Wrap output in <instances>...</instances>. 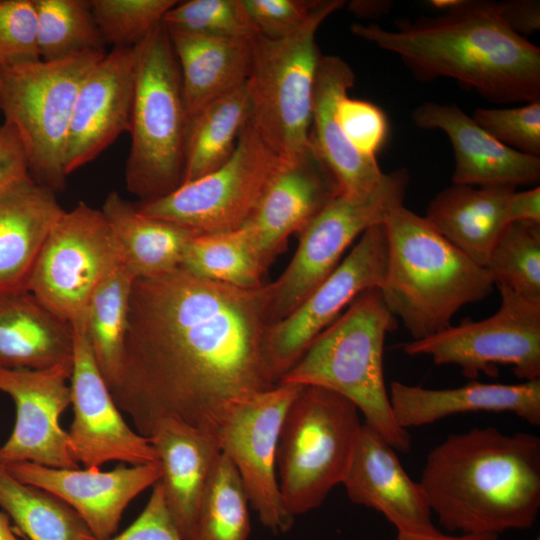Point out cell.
I'll list each match as a JSON object with an SVG mask.
<instances>
[{
  "instance_id": "obj_1",
  "label": "cell",
  "mask_w": 540,
  "mask_h": 540,
  "mask_svg": "<svg viewBox=\"0 0 540 540\" xmlns=\"http://www.w3.org/2000/svg\"><path fill=\"white\" fill-rule=\"evenodd\" d=\"M271 283L245 289L179 268L137 278L121 370L110 389L135 431L165 421L217 435L234 410L274 388L265 355Z\"/></svg>"
},
{
  "instance_id": "obj_2",
  "label": "cell",
  "mask_w": 540,
  "mask_h": 540,
  "mask_svg": "<svg viewBox=\"0 0 540 540\" xmlns=\"http://www.w3.org/2000/svg\"><path fill=\"white\" fill-rule=\"evenodd\" d=\"M396 28L355 23L351 32L397 55L421 81L452 78L499 104L540 101V48L508 27L499 3L460 0Z\"/></svg>"
},
{
  "instance_id": "obj_3",
  "label": "cell",
  "mask_w": 540,
  "mask_h": 540,
  "mask_svg": "<svg viewBox=\"0 0 540 540\" xmlns=\"http://www.w3.org/2000/svg\"><path fill=\"white\" fill-rule=\"evenodd\" d=\"M419 484L450 532L529 529L540 510V438L494 427L451 434L428 453Z\"/></svg>"
},
{
  "instance_id": "obj_4",
  "label": "cell",
  "mask_w": 540,
  "mask_h": 540,
  "mask_svg": "<svg viewBox=\"0 0 540 540\" xmlns=\"http://www.w3.org/2000/svg\"><path fill=\"white\" fill-rule=\"evenodd\" d=\"M387 268L379 287L413 340L451 325L465 305L493 290L488 270L446 240L425 217L399 206L384 221Z\"/></svg>"
},
{
  "instance_id": "obj_5",
  "label": "cell",
  "mask_w": 540,
  "mask_h": 540,
  "mask_svg": "<svg viewBox=\"0 0 540 540\" xmlns=\"http://www.w3.org/2000/svg\"><path fill=\"white\" fill-rule=\"evenodd\" d=\"M397 324L379 288L363 291L277 385L318 386L345 397L396 451L408 452L411 437L393 418L383 367L385 338Z\"/></svg>"
},
{
  "instance_id": "obj_6",
  "label": "cell",
  "mask_w": 540,
  "mask_h": 540,
  "mask_svg": "<svg viewBox=\"0 0 540 540\" xmlns=\"http://www.w3.org/2000/svg\"><path fill=\"white\" fill-rule=\"evenodd\" d=\"M136 48L125 182L130 193L150 201L168 195L182 183L189 116L167 29L159 25Z\"/></svg>"
},
{
  "instance_id": "obj_7",
  "label": "cell",
  "mask_w": 540,
  "mask_h": 540,
  "mask_svg": "<svg viewBox=\"0 0 540 540\" xmlns=\"http://www.w3.org/2000/svg\"><path fill=\"white\" fill-rule=\"evenodd\" d=\"M343 4L320 0L295 34L282 39L257 34L252 39L248 123L283 162H294L311 149L313 88L322 55L315 37L324 20Z\"/></svg>"
},
{
  "instance_id": "obj_8",
  "label": "cell",
  "mask_w": 540,
  "mask_h": 540,
  "mask_svg": "<svg viewBox=\"0 0 540 540\" xmlns=\"http://www.w3.org/2000/svg\"><path fill=\"white\" fill-rule=\"evenodd\" d=\"M357 407L318 386H301L280 429L276 468L286 511L293 517L319 507L342 484L362 423Z\"/></svg>"
},
{
  "instance_id": "obj_9",
  "label": "cell",
  "mask_w": 540,
  "mask_h": 540,
  "mask_svg": "<svg viewBox=\"0 0 540 540\" xmlns=\"http://www.w3.org/2000/svg\"><path fill=\"white\" fill-rule=\"evenodd\" d=\"M105 51L0 70V111L24 145L30 176L56 191L64 188V159L79 88Z\"/></svg>"
},
{
  "instance_id": "obj_10",
  "label": "cell",
  "mask_w": 540,
  "mask_h": 540,
  "mask_svg": "<svg viewBox=\"0 0 540 540\" xmlns=\"http://www.w3.org/2000/svg\"><path fill=\"white\" fill-rule=\"evenodd\" d=\"M409 181L404 168L384 173L371 191L340 194L309 222L291 262L271 283L270 325L291 314L335 270L357 237L403 205Z\"/></svg>"
},
{
  "instance_id": "obj_11",
  "label": "cell",
  "mask_w": 540,
  "mask_h": 540,
  "mask_svg": "<svg viewBox=\"0 0 540 540\" xmlns=\"http://www.w3.org/2000/svg\"><path fill=\"white\" fill-rule=\"evenodd\" d=\"M282 162L247 122L222 166L135 207L146 216L176 223L197 235L234 231L250 218Z\"/></svg>"
},
{
  "instance_id": "obj_12",
  "label": "cell",
  "mask_w": 540,
  "mask_h": 540,
  "mask_svg": "<svg viewBox=\"0 0 540 540\" xmlns=\"http://www.w3.org/2000/svg\"><path fill=\"white\" fill-rule=\"evenodd\" d=\"M122 264L102 211L80 202L52 227L25 289L71 325L85 322L92 294Z\"/></svg>"
},
{
  "instance_id": "obj_13",
  "label": "cell",
  "mask_w": 540,
  "mask_h": 540,
  "mask_svg": "<svg viewBox=\"0 0 540 540\" xmlns=\"http://www.w3.org/2000/svg\"><path fill=\"white\" fill-rule=\"evenodd\" d=\"M497 312L480 320H463L423 339L401 344L409 356H428L436 365H455L467 378L497 375L511 367L523 381L540 379V301L504 286Z\"/></svg>"
},
{
  "instance_id": "obj_14",
  "label": "cell",
  "mask_w": 540,
  "mask_h": 540,
  "mask_svg": "<svg viewBox=\"0 0 540 540\" xmlns=\"http://www.w3.org/2000/svg\"><path fill=\"white\" fill-rule=\"evenodd\" d=\"M387 259V236L381 223L360 236L335 270L291 314L268 326L265 355L276 384L360 293L381 286Z\"/></svg>"
},
{
  "instance_id": "obj_15",
  "label": "cell",
  "mask_w": 540,
  "mask_h": 540,
  "mask_svg": "<svg viewBox=\"0 0 540 540\" xmlns=\"http://www.w3.org/2000/svg\"><path fill=\"white\" fill-rule=\"evenodd\" d=\"M300 385H276L239 405L217 435L235 466L259 521L275 534L294 517L285 509L276 475V451L285 413Z\"/></svg>"
},
{
  "instance_id": "obj_16",
  "label": "cell",
  "mask_w": 540,
  "mask_h": 540,
  "mask_svg": "<svg viewBox=\"0 0 540 540\" xmlns=\"http://www.w3.org/2000/svg\"><path fill=\"white\" fill-rule=\"evenodd\" d=\"M72 327L73 420L67 432L78 463H83L85 468H100L112 461L130 465L158 462L149 438L133 430L117 407L90 348L85 322Z\"/></svg>"
},
{
  "instance_id": "obj_17",
  "label": "cell",
  "mask_w": 540,
  "mask_h": 540,
  "mask_svg": "<svg viewBox=\"0 0 540 540\" xmlns=\"http://www.w3.org/2000/svg\"><path fill=\"white\" fill-rule=\"evenodd\" d=\"M72 362L46 369L0 368V392L14 402L13 430L0 446V464L31 462L52 468L78 469L68 432L60 425L71 405Z\"/></svg>"
},
{
  "instance_id": "obj_18",
  "label": "cell",
  "mask_w": 540,
  "mask_h": 540,
  "mask_svg": "<svg viewBox=\"0 0 540 540\" xmlns=\"http://www.w3.org/2000/svg\"><path fill=\"white\" fill-rule=\"evenodd\" d=\"M137 68L136 47H113L83 80L65 150L66 176L129 132Z\"/></svg>"
},
{
  "instance_id": "obj_19",
  "label": "cell",
  "mask_w": 540,
  "mask_h": 540,
  "mask_svg": "<svg viewBox=\"0 0 540 540\" xmlns=\"http://www.w3.org/2000/svg\"><path fill=\"white\" fill-rule=\"evenodd\" d=\"M5 467L19 481L44 489L71 506L97 540L115 535L130 502L161 476L159 461L131 466L121 464L109 471L52 468L31 462Z\"/></svg>"
},
{
  "instance_id": "obj_20",
  "label": "cell",
  "mask_w": 540,
  "mask_h": 540,
  "mask_svg": "<svg viewBox=\"0 0 540 540\" xmlns=\"http://www.w3.org/2000/svg\"><path fill=\"white\" fill-rule=\"evenodd\" d=\"M340 194L334 175L312 145L300 159L282 162L242 226L265 268L285 249L291 234H299Z\"/></svg>"
},
{
  "instance_id": "obj_21",
  "label": "cell",
  "mask_w": 540,
  "mask_h": 540,
  "mask_svg": "<svg viewBox=\"0 0 540 540\" xmlns=\"http://www.w3.org/2000/svg\"><path fill=\"white\" fill-rule=\"evenodd\" d=\"M412 119L422 129H438L449 137L453 184L516 188L540 180V157L500 143L455 104L424 102L413 110Z\"/></svg>"
},
{
  "instance_id": "obj_22",
  "label": "cell",
  "mask_w": 540,
  "mask_h": 540,
  "mask_svg": "<svg viewBox=\"0 0 540 540\" xmlns=\"http://www.w3.org/2000/svg\"><path fill=\"white\" fill-rule=\"evenodd\" d=\"M342 484L351 502L381 513L396 531L434 527L419 482L407 474L396 450L365 422Z\"/></svg>"
},
{
  "instance_id": "obj_23",
  "label": "cell",
  "mask_w": 540,
  "mask_h": 540,
  "mask_svg": "<svg viewBox=\"0 0 540 540\" xmlns=\"http://www.w3.org/2000/svg\"><path fill=\"white\" fill-rule=\"evenodd\" d=\"M393 418L404 430L469 413H512L531 425L540 424V379L517 384L475 380L455 388L430 389L393 381L389 387Z\"/></svg>"
},
{
  "instance_id": "obj_24",
  "label": "cell",
  "mask_w": 540,
  "mask_h": 540,
  "mask_svg": "<svg viewBox=\"0 0 540 540\" xmlns=\"http://www.w3.org/2000/svg\"><path fill=\"white\" fill-rule=\"evenodd\" d=\"M161 468L158 480L183 540H192L207 483L222 451L218 439L176 421L148 437Z\"/></svg>"
},
{
  "instance_id": "obj_25",
  "label": "cell",
  "mask_w": 540,
  "mask_h": 540,
  "mask_svg": "<svg viewBox=\"0 0 540 540\" xmlns=\"http://www.w3.org/2000/svg\"><path fill=\"white\" fill-rule=\"evenodd\" d=\"M354 80V72L345 60L321 55L313 88L310 142L344 195L371 191L384 174L376 157L363 156L353 148L336 117L337 104L348 95Z\"/></svg>"
},
{
  "instance_id": "obj_26",
  "label": "cell",
  "mask_w": 540,
  "mask_h": 540,
  "mask_svg": "<svg viewBox=\"0 0 540 540\" xmlns=\"http://www.w3.org/2000/svg\"><path fill=\"white\" fill-rule=\"evenodd\" d=\"M55 193L30 175L0 190V294L26 290L41 248L65 211Z\"/></svg>"
},
{
  "instance_id": "obj_27",
  "label": "cell",
  "mask_w": 540,
  "mask_h": 540,
  "mask_svg": "<svg viewBox=\"0 0 540 540\" xmlns=\"http://www.w3.org/2000/svg\"><path fill=\"white\" fill-rule=\"evenodd\" d=\"M72 325L32 293L0 294V368L46 369L71 363Z\"/></svg>"
},
{
  "instance_id": "obj_28",
  "label": "cell",
  "mask_w": 540,
  "mask_h": 540,
  "mask_svg": "<svg viewBox=\"0 0 540 540\" xmlns=\"http://www.w3.org/2000/svg\"><path fill=\"white\" fill-rule=\"evenodd\" d=\"M512 186L452 184L434 196L425 218L452 245L485 267L509 224L505 209Z\"/></svg>"
},
{
  "instance_id": "obj_29",
  "label": "cell",
  "mask_w": 540,
  "mask_h": 540,
  "mask_svg": "<svg viewBox=\"0 0 540 540\" xmlns=\"http://www.w3.org/2000/svg\"><path fill=\"white\" fill-rule=\"evenodd\" d=\"M167 31L178 61L189 119L247 81L253 38H219Z\"/></svg>"
},
{
  "instance_id": "obj_30",
  "label": "cell",
  "mask_w": 540,
  "mask_h": 540,
  "mask_svg": "<svg viewBox=\"0 0 540 540\" xmlns=\"http://www.w3.org/2000/svg\"><path fill=\"white\" fill-rule=\"evenodd\" d=\"M119 247L123 264L137 278H153L180 268L189 241L197 234L167 220L140 213L117 191L101 209Z\"/></svg>"
},
{
  "instance_id": "obj_31",
  "label": "cell",
  "mask_w": 540,
  "mask_h": 540,
  "mask_svg": "<svg viewBox=\"0 0 540 540\" xmlns=\"http://www.w3.org/2000/svg\"><path fill=\"white\" fill-rule=\"evenodd\" d=\"M249 115L246 81L189 119L182 183L216 170L231 157Z\"/></svg>"
},
{
  "instance_id": "obj_32",
  "label": "cell",
  "mask_w": 540,
  "mask_h": 540,
  "mask_svg": "<svg viewBox=\"0 0 540 540\" xmlns=\"http://www.w3.org/2000/svg\"><path fill=\"white\" fill-rule=\"evenodd\" d=\"M0 509L29 540H97L71 506L44 489L19 481L1 464Z\"/></svg>"
},
{
  "instance_id": "obj_33",
  "label": "cell",
  "mask_w": 540,
  "mask_h": 540,
  "mask_svg": "<svg viewBox=\"0 0 540 540\" xmlns=\"http://www.w3.org/2000/svg\"><path fill=\"white\" fill-rule=\"evenodd\" d=\"M135 279L124 264L118 266L96 288L87 307L85 333L109 389L121 370Z\"/></svg>"
},
{
  "instance_id": "obj_34",
  "label": "cell",
  "mask_w": 540,
  "mask_h": 540,
  "mask_svg": "<svg viewBox=\"0 0 540 540\" xmlns=\"http://www.w3.org/2000/svg\"><path fill=\"white\" fill-rule=\"evenodd\" d=\"M180 268L206 280L245 289L263 285L267 270L244 227L195 235L186 246Z\"/></svg>"
},
{
  "instance_id": "obj_35",
  "label": "cell",
  "mask_w": 540,
  "mask_h": 540,
  "mask_svg": "<svg viewBox=\"0 0 540 540\" xmlns=\"http://www.w3.org/2000/svg\"><path fill=\"white\" fill-rule=\"evenodd\" d=\"M249 504L235 466L221 453L203 494L192 540H247Z\"/></svg>"
},
{
  "instance_id": "obj_36",
  "label": "cell",
  "mask_w": 540,
  "mask_h": 540,
  "mask_svg": "<svg viewBox=\"0 0 540 540\" xmlns=\"http://www.w3.org/2000/svg\"><path fill=\"white\" fill-rule=\"evenodd\" d=\"M42 60L63 59L88 51H105L90 0H34Z\"/></svg>"
},
{
  "instance_id": "obj_37",
  "label": "cell",
  "mask_w": 540,
  "mask_h": 540,
  "mask_svg": "<svg viewBox=\"0 0 540 540\" xmlns=\"http://www.w3.org/2000/svg\"><path fill=\"white\" fill-rule=\"evenodd\" d=\"M495 286L540 301V223H509L486 262Z\"/></svg>"
},
{
  "instance_id": "obj_38",
  "label": "cell",
  "mask_w": 540,
  "mask_h": 540,
  "mask_svg": "<svg viewBox=\"0 0 540 540\" xmlns=\"http://www.w3.org/2000/svg\"><path fill=\"white\" fill-rule=\"evenodd\" d=\"M162 25L167 30L219 38L252 39L258 34L243 0L178 1Z\"/></svg>"
},
{
  "instance_id": "obj_39",
  "label": "cell",
  "mask_w": 540,
  "mask_h": 540,
  "mask_svg": "<svg viewBox=\"0 0 540 540\" xmlns=\"http://www.w3.org/2000/svg\"><path fill=\"white\" fill-rule=\"evenodd\" d=\"M106 44L136 47L162 24L176 0H90Z\"/></svg>"
},
{
  "instance_id": "obj_40",
  "label": "cell",
  "mask_w": 540,
  "mask_h": 540,
  "mask_svg": "<svg viewBox=\"0 0 540 540\" xmlns=\"http://www.w3.org/2000/svg\"><path fill=\"white\" fill-rule=\"evenodd\" d=\"M472 118L500 143L540 157V101L511 108H477Z\"/></svg>"
},
{
  "instance_id": "obj_41",
  "label": "cell",
  "mask_w": 540,
  "mask_h": 540,
  "mask_svg": "<svg viewBox=\"0 0 540 540\" xmlns=\"http://www.w3.org/2000/svg\"><path fill=\"white\" fill-rule=\"evenodd\" d=\"M38 60L34 0H0V70Z\"/></svg>"
},
{
  "instance_id": "obj_42",
  "label": "cell",
  "mask_w": 540,
  "mask_h": 540,
  "mask_svg": "<svg viewBox=\"0 0 540 540\" xmlns=\"http://www.w3.org/2000/svg\"><path fill=\"white\" fill-rule=\"evenodd\" d=\"M338 123L353 148L366 157H376L388 133L385 113L375 104L342 97L337 104Z\"/></svg>"
},
{
  "instance_id": "obj_43",
  "label": "cell",
  "mask_w": 540,
  "mask_h": 540,
  "mask_svg": "<svg viewBox=\"0 0 540 540\" xmlns=\"http://www.w3.org/2000/svg\"><path fill=\"white\" fill-rule=\"evenodd\" d=\"M258 34L282 39L298 32L310 19L320 0H243Z\"/></svg>"
},
{
  "instance_id": "obj_44",
  "label": "cell",
  "mask_w": 540,
  "mask_h": 540,
  "mask_svg": "<svg viewBox=\"0 0 540 540\" xmlns=\"http://www.w3.org/2000/svg\"><path fill=\"white\" fill-rule=\"evenodd\" d=\"M107 540H183L165 503L159 481L142 512L123 532Z\"/></svg>"
},
{
  "instance_id": "obj_45",
  "label": "cell",
  "mask_w": 540,
  "mask_h": 540,
  "mask_svg": "<svg viewBox=\"0 0 540 540\" xmlns=\"http://www.w3.org/2000/svg\"><path fill=\"white\" fill-rule=\"evenodd\" d=\"M30 175L27 154L15 127L0 125V190Z\"/></svg>"
},
{
  "instance_id": "obj_46",
  "label": "cell",
  "mask_w": 540,
  "mask_h": 540,
  "mask_svg": "<svg viewBox=\"0 0 540 540\" xmlns=\"http://www.w3.org/2000/svg\"><path fill=\"white\" fill-rule=\"evenodd\" d=\"M500 13L515 33L523 36L540 28V2L537 0H510L499 3Z\"/></svg>"
},
{
  "instance_id": "obj_47",
  "label": "cell",
  "mask_w": 540,
  "mask_h": 540,
  "mask_svg": "<svg viewBox=\"0 0 540 540\" xmlns=\"http://www.w3.org/2000/svg\"><path fill=\"white\" fill-rule=\"evenodd\" d=\"M505 215L508 223H540V187L520 192L514 190L507 200Z\"/></svg>"
},
{
  "instance_id": "obj_48",
  "label": "cell",
  "mask_w": 540,
  "mask_h": 540,
  "mask_svg": "<svg viewBox=\"0 0 540 540\" xmlns=\"http://www.w3.org/2000/svg\"><path fill=\"white\" fill-rule=\"evenodd\" d=\"M396 540H499L496 535L458 534L448 535L435 527L421 530H399Z\"/></svg>"
},
{
  "instance_id": "obj_49",
  "label": "cell",
  "mask_w": 540,
  "mask_h": 540,
  "mask_svg": "<svg viewBox=\"0 0 540 540\" xmlns=\"http://www.w3.org/2000/svg\"><path fill=\"white\" fill-rule=\"evenodd\" d=\"M0 540H19L14 534L10 523L9 517L5 512L0 509Z\"/></svg>"
},
{
  "instance_id": "obj_50",
  "label": "cell",
  "mask_w": 540,
  "mask_h": 540,
  "mask_svg": "<svg viewBox=\"0 0 540 540\" xmlns=\"http://www.w3.org/2000/svg\"><path fill=\"white\" fill-rule=\"evenodd\" d=\"M535 540H540L539 538L535 539Z\"/></svg>"
}]
</instances>
